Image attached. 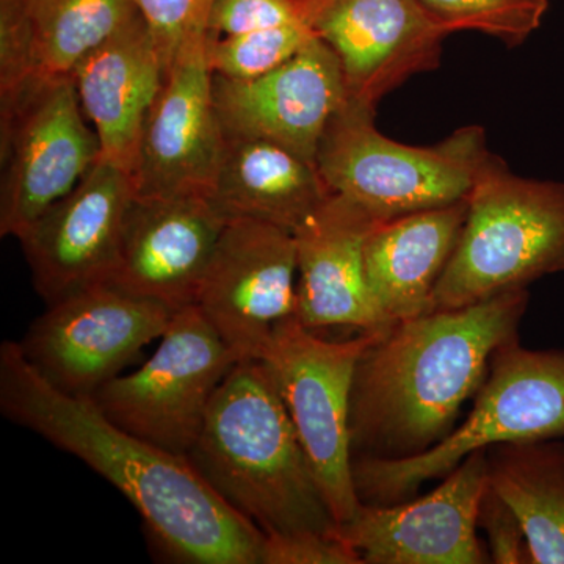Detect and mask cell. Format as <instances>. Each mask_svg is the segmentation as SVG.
<instances>
[{"mask_svg": "<svg viewBox=\"0 0 564 564\" xmlns=\"http://www.w3.org/2000/svg\"><path fill=\"white\" fill-rule=\"evenodd\" d=\"M0 411L106 478L174 562L261 564L265 534L234 511L185 456L126 432L91 399L58 391L13 340L0 345Z\"/></svg>", "mask_w": 564, "mask_h": 564, "instance_id": "obj_1", "label": "cell"}, {"mask_svg": "<svg viewBox=\"0 0 564 564\" xmlns=\"http://www.w3.org/2000/svg\"><path fill=\"white\" fill-rule=\"evenodd\" d=\"M529 291H513L399 322L356 364L350 395L355 456L400 459L451 436L480 391L494 352L519 339Z\"/></svg>", "mask_w": 564, "mask_h": 564, "instance_id": "obj_2", "label": "cell"}, {"mask_svg": "<svg viewBox=\"0 0 564 564\" xmlns=\"http://www.w3.org/2000/svg\"><path fill=\"white\" fill-rule=\"evenodd\" d=\"M187 459L263 534L339 529L291 415L259 359L236 362L226 375Z\"/></svg>", "mask_w": 564, "mask_h": 564, "instance_id": "obj_3", "label": "cell"}, {"mask_svg": "<svg viewBox=\"0 0 564 564\" xmlns=\"http://www.w3.org/2000/svg\"><path fill=\"white\" fill-rule=\"evenodd\" d=\"M564 272V182L516 176L491 154L429 313L459 310Z\"/></svg>", "mask_w": 564, "mask_h": 564, "instance_id": "obj_4", "label": "cell"}, {"mask_svg": "<svg viewBox=\"0 0 564 564\" xmlns=\"http://www.w3.org/2000/svg\"><path fill=\"white\" fill-rule=\"evenodd\" d=\"M545 440H564V350H530L511 340L494 352L473 411L451 436L411 458L355 456L356 496L361 503L404 502L475 451Z\"/></svg>", "mask_w": 564, "mask_h": 564, "instance_id": "obj_5", "label": "cell"}, {"mask_svg": "<svg viewBox=\"0 0 564 564\" xmlns=\"http://www.w3.org/2000/svg\"><path fill=\"white\" fill-rule=\"evenodd\" d=\"M375 106L348 96L323 132L315 165L329 191L378 221L466 202L491 152L467 126L434 147H410L375 126Z\"/></svg>", "mask_w": 564, "mask_h": 564, "instance_id": "obj_6", "label": "cell"}, {"mask_svg": "<svg viewBox=\"0 0 564 564\" xmlns=\"http://www.w3.org/2000/svg\"><path fill=\"white\" fill-rule=\"evenodd\" d=\"M378 334L328 340L296 317L281 322L259 361L272 377L337 524L359 502L352 481L350 395L356 364Z\"/></svg>", "mask_w": 564, "mask_h": 564, "instance_id": "obj_7", "label": "cell"}, {"mask_svg": "<svg viewBox=\"0 0 564 564\" xmlns=\"http://www.w3.org/2000/svg\"><path fill=\"white\" fill-rule=\"evenodd\" d=\"M76 82L36 77L0 96V236L20 239L101 158Z\"/></svg>", "mask_w": 564, "mask_h": 564, "instance_id": "obj_8", "label": "cell"}, {"mask_svg": "<svg viewBox=\"0 0 564 564\" xmlns=\"http://www.w3.org/2000/svg\"><path fill=\"white\" fill-rule=\"evenodd\" d=\"M236 358L196 304L173 314L158 350L91 397L111 422L174 455L198 440L212 400Z\"/></svg>", "mask_w": 564, "mask_h": 564, "instance_id": "obj_9", "label": "cell"}, {"mask_svg": "<svg viewBox=\"0 0 564 564\" xmlns=\"http://www.w3.org/2000/svg\"><path fill=\"white\" fill-rule=\"evenodd\" d=\"M176 311L98 282L69 293L29 326L25 359L58 391L91 399L159 340Z\"/></svg>", "mask_w": 564, "mask_h": 564, "instance_id": "obj_10", "label": "cell"}, {"mask_svg": "<svg viewBox=\"0 0 564 564\" xmlns=\"http://www.w3.org/2000/svg\"><path fill=\"white\" fill-rule=\"evenodd\" d=\"M296 276L292 232L270 223L231 220L195 304L237 362L258 359L273 329L295 317Z\"/></svg>", "mask_w": 564, "mask_h": 564, "instance_id": "obj_11", "label": "cell"}, {"mask_svg": "<svg viewBox=\"0 0 564 564\" xmlns=\"http://www.w3.org/2000/svg\"><path fill=\"white\" fill-rule=\"evenodd\" d=\"M486 486L488 455L481 448L426 496L393 505H359L337 533L364 564H488V549L477 536Z\"/></svg>", "mask_w": 564, "mask_h": 564, "instance_id": "obj_12", "label": "cell"}, {"mask_svg": "<svg viewBox=\"0 0 564 564\" xmlns=\"http://www.w3.org/2000/svg\"><path fill=\"white\" fill-rule=\"evenodd\" d=\"M207 35L170 62L141 132L132 182L137 196L209 195L226 133L214 98Z\"/></svg>", "mask_w": 564, "mask_h": 564, "instance_id": "obj_13", "label": "cell"}, {"mask_svg": "<svg viewBox=\"0 0 564 564\" xmlns=\"http://www.w3.org/2000/svg\"><path fill=\"white\" fill-rule=\"evenodd\" d=\"M133 198L131 174L99 158L73 192L22 234L18 240L44 302L107 281Z\"/></svg>", "mask_w": 564, "mask_h": 564, "instance_id": "obj_14", "label": "cell"}, {"mask_svg": "<svg viewBox=\"0 0 564 564\" xmlns=\"http://www.w3.org/2000/svg\"><path fill=\"white\" fill-rule=\"evenodd\" d=\"M214 98L226 135L272 141L315 163L323 132L347 101L348 88L339 58L317 35L258 79L214 74Z\"/></svg>", "mask_w": 564, "mask_h": 564, "instance_id": "obj_15", "label": "cell"}, {"mask_svg": "<svg viewBox=\"0 0 564 564\" xmlns=\"http://www.w3.org/2000/svg\"><path fill=\"white\" fill-rule=\"evenodd\" d=\"M226 223L204 195H135L107 282L173 311L191 306Z\"/></svg>", "mask_w": 564, "mask_h": 564, "instance_id": "obj_16", "label": "cell"}, {"mask_svg": "<svg viewBox=\"0 0 564 564\" xmlns=\"http://www.w3.org/2000/svg\"><path fill=\"white\" fill-rule=\"evenodd\" d=\"M307 21L340 62L348 96L377 102L436 68L448 32L419 0H306Z\"/></svg>", "mask_w": 564, "mask_h": 564, "instance_id": "obj_17", "label": "cell"}, {"mask_svg": "<svg viewBox=\"0 0 564 564\" xmlns=\"http://www.w3.org/2000/svg\"><path fill=\"white\" fill-rule=\"evenodd\" d=\"M377 218L333 193L293 232L296 247L295 317L306 328H352L383 334L392 328L381 318L367 285L364 248Z\"/></svg>", "mask_w": 564, "mask_h": 564, "instance_id": "obj_18", "label": "cell"}, {"mask_svg": "<svg viewBox=\"0 0 564 564\" xmlns=\"http://www.w3.org/2000/svg\"><path fill=\"white\" fill-rule=\"evenodd\" d=\"M166 68L139 13L90 52L73 73L82 110L98 135L101 159L131 176L141 132Z\"/></svg>", "mask_w": 564, "mask_h": 564, "instance_id": "obj_19", "label": "cell"}, {"mask_svg": "<svg viewBox=\"0 0 564 564\" xmlns=\"http://www.w3.org/2000/svg\"><path fill=\"white\" fill-rule=\"evenodd\" d=\"M139 14L132 0H0V96L68 77Z\"/></svg>", "mask_w": 564, "mask_h": 564, "instance_id": "obj_20", "label": "cell"}, {"mask_svg": "<svg viewBox=\"0 0 564 564\" xmlns=\"http://www.w3.org/2000/svg\"><path fill=\"white\" fill-rule=\"evenodd\" d=\"M466 217L467 199L375 226L364 248V265L375 307L388 325L429 313Z\"/></svg>", "mask_w": 564, "mask_h": 564, "instance_id": "obj_21", "label": "cell"}, {"mask_svg": "<svg viewBox=\"0 0 564 564\" xmlns=\"http://www.w3.org/2000/svg\"><path fill=\"white\" fill-rule=\"evenodd\" d=\"M332 195L314 162L272 141L226 135L207 198L226 221L270 223L293 234Z\"/></svg>", "mask_w": 564, "mask_h": 564, "instance_id": "obj_22", "label": "cell"}, {"mask_svg": "<svg viewBox=\"0 0 564 564\" xmlns=\"http://www.w3.org/2000/svg\"><path fill=\"white\" fill-rule=\"evenodd\" d=\"M488 484L513 508L532 564H564V440L486 448Z\"/></svg>", "mask_w": 564, "mask_h": 564, "instance_id": "obj_23", "label": "cell"}, {"mask_svg": "<svg viewBox=\"0 0 564 564\" xmlns=\"http://www.w3.org/2000/svg\"><path fill=\"white\" fill-rule=\"evenodd\" d=\"M317 36L307 22L262 29L242 35L207 39V58L215 76L252 80L272 73Z\"/></svg>", "mask_w": 564, "mask_h": 564, "instance_id": "obj_24", "label": "cell"}, {"mask_svg": "<svg viewBox=\"0 0 564 564\" xmlns=\"http://www.w3.org/2000/svg\"><path fill=\"white\" fill-rule=\"evenodd\" d=\"M448 33L474 31L503 41L524 43L540 29L549 0H419Z\"/></svg>", "mask_w": 564, "mask_h": 564, "instance_id": "obj_25", "label": "cell"}, {"mask_svg": "<svg viewBox=\"0 0 564 564\" xmlns=\"http://www.w3.org/2000/svg\"><path fill=\"white\" fill-rule=\"evenodd\" d=\"M215 0H132L147 22L166 66L191 41L207 35Z\"/></svg>", "mask_w": 564, "mask_h": 564, "instance_id": "obj_26", "label": "cell"}, {"mask_svg": "<svg viewBox=\"0 0 564 564\" xmlns=\"http://www.w3.org/2000/svg\"><path fill=\"white\" fill-rule=\"evenodd\" d=\"M299 22L310 24L306 0H215L207 32L232 36Z\"/></svg>", "mask_w": 564, "mask_h": 564, "instance_id": "obj_27", "label": "cell"}, {"mask_svg": "<svg viewBox=\"0 0 564 564\" xmlns=\"http://www.w3.org/2000/svg\"><path fill=\"white\" fill-rule=\"evenodd\" d=\"M261 564H364L339 533L300 530L265 534Z\"/></svg>", "mask_w": 564, "mask_h": 564, "instance_id": "obj_28", "label": "cell"}, {"mask_svg": "<svg viewBox=\"0 0 564 564\" xmlns=\"http://www.w3.org/2000/svg\"><path fill=\"white\" fill-rule=\"evenodd\" d=\"M478 529L485 530L491 563L532 564L529 543L518 514L489 484L478 510Z\"/></svg>", "mask_w": 564, "mask_h": 564, "instance_id": "obj_29", "label": "cell"}]
</instances>
